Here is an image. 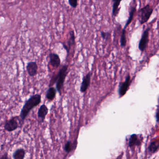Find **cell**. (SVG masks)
Returning a JSON list of instances; mask_svg holds the SVG:
<instances>
[{"instance_id":"1","label":"cell","mask_w":159,"mask_h":159,"mask_svg":"<svg viewBox=\"0 0 159 159\" xmlns=\"http://www.w3.org/2000/svg\"><path fill=\"white\" fill-rule=\"evenodd\" d=\"M41 99L42 97L41 95L38 94H34L31 96L25 102L19 115L22 124L30 111L41 103Z\"/></svg>"},{"instance_id":"2","label":"cell","mask_w":159,"mask_h":159,"mask_svg":"<svg viewBox=\"0 0 159 159\" xmlns=\"http://www.w3.org/2000/svg\"><path fill=\"white\" fill-rule=\"evenodd\" d=\"M68 65H63L62 68L60 70L58 73L56 75V76L53 77L50 81V84H49L50 86H52L53 84L56 82L57 89L59 92H61V91L63 87L65 78L68 74Z\"/></svg>"},{"instance_id":"3","label":"cell","mask_w":159,"mask_h":159,"mask_svg":"<svg viewBox=\"0 0 159 159\" xmlns=\"http://www.w3.org/2000/svg\"><path fill=\"white\" fill-rule=\"evenodd\" d=\"M22 125V123L19 116L13 117L6 121L4 125V129L8 132H12L17 129L20 126L21 127Z\"/></svg>"},{"instance_id":"4","label":"cell","mask_w":159,"mask_h":159,"mask_svg":"<svg viewBox=\"0 0 159 159\" xmlns=\"http://www.w3.org/2000/svg\"><path fill=\"white\" fill-rule=\"evenodd\" d=\"M153 12V8L150 4L146 5L139 11V21L141 25L146 23Z\"/></svg>"},{"instance_id":"5","label":"cell","mask_w":159,"mask_h":159,"mask_svg":"<svg viewBox=\"0 0 159 159\" xmlns=\"http://www.w3.org/2000/svg\"><path fill=\"white\" fill-rule=\"evenodd\" d=\"M150 28L148 27L147 28L142 35L141 39L139 41L138 48L140 51L143 52L147 48L149 42V31H150Z\"/></svg>"},{"instance_id":"6","label":"cell","mask_w":159,"mask_h":159,"mask_svg":"<svg viewBox=\"0 0 159 159\" xmlns=\"http://www.w3.org/2000/svg\"><path fill=\"white\" fill-rule=\"evenodd\" d=\"M69 37L67 39L66 42L61 43L63 48L66 49L67 54H69L71 47L75 45V36L74 31L73 30L70 31L69 32Z\"/></svg>"},{"instance_id":"7","label":"cell","mask_w":159,"mask_h":159,"mask_svg":"<svg viewBox=\"0 0 159 159\" xmlns=\"http://www.w3.org/2000/svg\"><path fill=\"white\" fill-rule=\"evenodd\" d=\"M130 76L129 75H128V76L126 77L125 82L121 83L120 86L118 90L120 97H122L126 94L127 91L129 89V87L130 85Z\"/></svg>"},{"instance_id":"8","label":"cell","mask_w":159,"mask_h":159,"mask_svg":"<svg viewBox=\"0 0 159 159\" xmlns=\"http://www.w3.org/2000/svg\"><path fill=\"white\" fill-rule=\"evenodd\" d=\"M38 68V65L35 62H30L27 63L26 66L28 74L32 77L35 76L37 74Z\"/></svg>"},{"instance_id":"9","label":"cell","mask_w":159,"mask_h":159,"mask_svg":"<svg viewBox=\"0 0 159 159\" xmlns=\"http://www.w3.org/2000/svg\"><path fill=\"white\" fill-rule=\"evenodd\" d=\"M91 75L92 73L89 72L88 74L86 75L85 77H83L80 88V91L82 93L86 92V91L88 90V88L89 87Z\"/></svg>"},{"instance_id":"10","label":"cell","mask_w":159,"mask_h":159,"mask_svg":"<svg viewBox=\"0 0 159 159\" xmlns=\"http://www.w3.org/2000/svg\"><path fill=\"white\" fill-rule=\"evenodd\" d=\"M48 109L47 106L45 105H42L37 113V116L39 119H40L41 122H43L44 119H45L46 117L48 114Z\"/></svg>"},{"instance_id":"11","label":"cell","mask_w":159,"mask_h":159,"mask_svg":"<svg viewBox=\"0 0 159 159\" xmlns=\"http://www.w3.org/2000/svg\"><path fill=\"white\" fill-rule=\"evenodd\" d=\"M50 63L55 68H58L61 64V59L59 56L56 53H50L49 55Z\"/></svg>"},{"instance_id":"12","label":"cell","mask_w":159,"mask_h":159,"mask_svg":"<svg viewBox=\"0 0 159 159\" xmlns=\"http://www.w3.org/2000/svg\"><path fill=\"white\" fill-rule=\"evenodd\" d=\"M25 155L26 151L23 148H18L13 153L12 157L14 159H23Z\"/></svg>"},{"instance_id":"13","label":"cell","mask_w":159,"mask_h":159,"mask_svg":"<svg viewBox=\"0 0 159 159\" xmlns=\"http://www.w3.org/2000/svg\"><path fill=\"white\" fill-rule=\"evenodd\" d=\"M122 0H113V4L112 8V15L114 17H116L119 13L120 5Z\"/></svg>"},{"instance_id":"14","label":"cell","mask_w":159,"mask_h":159,"mask_svg":"<svg viewBox=\"0 0 159 159\" xmlns=\"http://www.w3.org/2000/svg\"><path fill=\"white\" fill-rule=\"evenodd\" d=\"M140 143H141L138 139L136 134H133L131 135L129 142V146L130 147H133L135 146L139 145Z\"/></svg>"},{"instance_id":"15","label":"cell","mask_w":159,"mask_h":159,"mask_svg":"<svg viewBox=\"0 0 159 159\" xmlns=\"http://www.w3.org/2000/svg\"><path fill=\"white\" fill-rule=\"evenodd\" d=\"M57 93V90L53 87L49 88L48 90L46 93V98L48 100L52 101L55 99Z\"/></svg>"},{"instance_id":"16","label":"cell","mask_w":159,"mask_h":159,"mask_svg":"<svg viewBox=\"0 0 159 159\" xmlns=\"http://www.w3.org/2000/svg\"><path fill=\"white\" fill-rule=\"evenodd\" d=\"M135 12H136V7H133L131 8L130 10L129 18H128V20H127V22H126V24L124 26L123 30H126L127 27L130 24L131 22L132 21L133 19Z\"/></svg>"},{"instance_id":"17","label":"cell","mask_w":159,"mask_h":159,"mask_svg":"<svg viewBox=\"0 0 159 159\" xmlns=\"http://www.w3.org/2000/svg\"><path fill=\"white\" fill-rule=\"evenodd\" d=\"M159 148V142L153 141L151 143L148 147V151L150 153H155Z\"/></svg>"},{"instance_id":"18","label":"cell","mask_w":159,"mask_h":159,"mask_svg":"<svg viewBox=\"0 0 159 159\" xmlns=\"http://www.w3.org/2000/svg\"><path fill=\"white\" fill-rule=\"evenodd\" d=\"M120 46L121 47H125L127 44V39H126V30H122V33L120 35Z\"/></svg>"},{"instance_id":"19","label":"cell","mask_w":159,"mask_h":159,"mask_svg":"<svg viewBox=\"0 0 159 159\" xmlns=\"http://www.w3.org/2000/svg\"><path fill=\"white\" fill-rule=\"evenodd\" d=\"M76 147V144L75 143L72 144L70 141H68L65 146V151L67 153H69L73 149H75Z\"/></svg>"},{"instance_id":"20","label":"cell","mask_w":159,"mask_h":159,"mask_svg":"<svg viewBox=\"0 0 159 159\" xmlns=\"http://www.w3.org/2000/svg\"><path fill=\"white\" fill-rule=\"evenodd\" d=\"M101 35L103 39L106 40V41H109L111 39V33L108 32L101 31Z\"/></svg>"},{"instance_id":"21","label":"cell","mask_w":159,"mask_h":159,"mask_svg":"<svg viewBox=\"0 0 159 159\" xmlns=\"http://www.w3.org/2000/svg\"><path fill=\"white\" fill-rule=\"evenodd\" d=\"M69 3L71 7L76 8L78 6V0H69Z\"/></svg>"},{"instance_id":"22","label":"cell","mask_w":159,"mask_h":159,"mask_svg":"<svg viewBox=\"0 0 159 159\" xmlns=\"http://www.w3.org/2000/svg\"><path fill=\"white\" fill-rule=\"evenodd\" d=\"M7 153H5L0 157V159H7L9 158Z\"/></svg>"},{"instance_id":"23","label":"cell","mask_w":159,"mask_h":159,"mask_svg":"<svg viewBox=\"0 0 159 159\" xmlns=\"http://www.w3.org/2000/svg\"><path fill=\"white\" fill-rule=\"evenodd\" d=\"M1 41H0V46H1Z\"/></svg>"}]
</instances>
